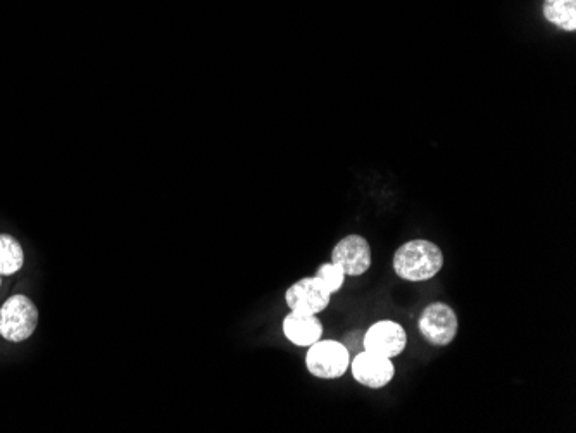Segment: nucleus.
Instances as JSON below:
<instances>
[{
	"label": "nucleus",
	"instance_id": "obj_9",
	"mask_svg": "<svg viewBox=\"0 0 576 433\" xmlns=\"http://www.w3.org/2000/svg\"><path fill=\"white\" fill-rule=\"evenodd\" d=\"M283 333L294 346L309 347L323 337V325L318 316L290 311L283 320Z\"/></svg>",
	"mask_w": 576,
	"mask_h": 433
},
{
	"label": "nucleus",
	"instance_id": "obj_3",
	"mask_svg": "<svg viewBox=\"0 0 576 433\" xmlns=\"http://www.w3.org/2000/svg\"><path fill=\"white\" fill-rule=\"evenodd\" d=\"M349 349L337 340H318L307 347L306 368L313 377L321 380H337L349 370Z\"/></svg>",
	"mask_w": 576,
	"mask_h": 433
},
{
	"label": "nucleus",
	"instance_id": "obj_8",
	"mask_svg": "<svg viewBox=\"0 0 576 433\" xmlns=\"http://www.w3.org/2000/svg\"><path fill=\"white\" fill-rule=\"evenodd\" d=\"M349 366H351L354 380L368 389H383L395 377V366L392 359L383 358V356H378L373 352H359Z\"/></svg>",
	"mask_w": 576,
	"mask_h": 433
},
{
	"label": "nucleus",
	"instance_id": "obj_12",
	"mask_svg": "<svg viewBox=\"0 0 576 433\" xmlns=\"http://www.w3.org/2000/svg\"><path fill=\"white\" fill-rule=\"evenodd\" d=\"M316 282L320 283L321 287L330 292V294H337L345 282V273L340 270L339 266L335 263L321 264L318 271H316Z\"/></svg>",
	"mask_w": 576,
	"mask_h": 433
},
{
	"label": "nucleus",
	"instance_id": "obj_10",
	"mask_svg": "<svg viewBox=\"0 0 576 433\" xmlns=\"http://www.w3.org/2000/svg\"><path fill=\"white\" fill-rule=\"evenodd\" d=\"M25 264V251L18 240L2 233L0 235V277H11Z\"/></svg>",
	"mask_w": 576,
	"mask_h": 433
},
{
	"label": "nucleus",
	"instance_id": "obj_7",
	"mask_svg": "<svg viewBox=\"0 0 576 433\" xmlns=\"http://www.w3.org/2000/svg\"><path fill=\"white\" fill-rule=\"evenodd\" d=\"M285 301L292 313L311 314L318 316L323 313L332 301V294L326 292L316 278H302L295 282L290 289L285 292Z\"/></svg>",
	"mask_w": 576,
	"mask_h": 433
},
{
	"label": "nucleus",
	"instance_id": "obj_5",
	"mask_svg": "<svg viewBox=\"0 0 576 433\" xmlns=\"http://www.w3.org/2000/svg\"><path fill=\"white\" fill-rule=\"evenodd\" d=\"M363 346L364 351L373 352L383 358H397L406 351L407 333L397 321H376L364 333Z\"/></svg>",
	"mask_w": 576,
	"mask_h": 433
},
{
	"label": "nucleus",
	"instance_id": "obj_4",
	"mask_svg": "<svg viewBox=\"0 0 576 433\" xmlns=\"http://www.w3.org/2000/svg\"><path fill=\"white\" fill-rule=\"evenodd\" d=\"M418 328L423 339L428 340L433 346H449L458 335V314L445 302H432L423 309Z\"/></svg>",
	"mask_w": 576,
	"mask_h": 433
},
{
	"label": "nucleus",
	"instance_id": "obj_6",
	"mask_svg": "<svg viewBox=\"0 0 576 433\" xmlns=\"http://www.w3.org/2000/svg\"><path fill=\"white\" fill-rule=\"evenodd\" d=\"M371 245L361 235H347L333 247L332 263L344 271L345 277H361L371 268Z\"/></svg>",
	"mask_w": 576,
	"mask_h": 433
},
{
	"label": "nucleus",
	"instance_id": "obj_2",
	"mask_svg": "<svg viewBox=\"0 0 576 433\" xmlns=\"http://www.w3.org/2000/svg\"><path fill=\"white\" fill-rule=\"evenodd\" d=\"M38 318L37 306L30 297L11 295L0 306V335L14 344L25 342L37 330Z\"/></svg>",
	"mask_w": 576,
	"mask_h": 433
},
{
	"label": "nucleus",
	"instance_id": "obj_1",
	"mask_svg": "<svg viewBox=\"0 0 576 433\" xmlns=\"http://www.w3.org/2000/svg\"><path fill=\"white\" fill-rule=\"evenodd\" d=\"M392 266L406 282H426L444 268V252L430 240H409L395 251Z\"/></svg>",
	"mask_w": 576,
	"mask_h": 433
},
{
	"label": "nucleus",
	"instance_id": "obj_13",
	"mask_svg": "<svg viewBox=\"0 0 576 433\" xmlns=\"http://www.w3.org/2000/svg\"><path fill=\"white\" fill-rule=\"evenodd\" d=\"M0 287H2V277H0Z\"/></svg>",
	"mask_w": 576,
	"mask_h": 433
},
{
	"label": "nucleus",
	"instance_id": "obj_11",
	"mask_svg": "<svg viewBox=\"0 0 576 433\" xmlns=\"http://www.w3.org/2000/svg\"><path fill=\"white\" fill-rule=\"evenodd\" d=\"M544 14L554 25L561 26L568 32H575L576 0H545Z\"/></svg>",
	"mask_w": 576,
	"mask_h": 433
}]
</instances>
